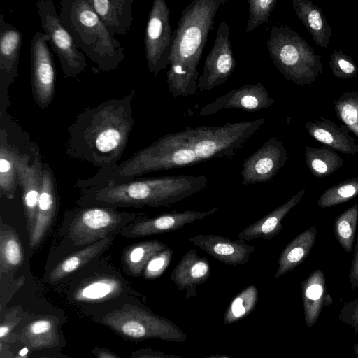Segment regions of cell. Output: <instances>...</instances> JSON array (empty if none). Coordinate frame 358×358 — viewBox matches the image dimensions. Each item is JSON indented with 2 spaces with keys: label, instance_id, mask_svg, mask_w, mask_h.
<instances>
[{
  "label": "cell",
  "instance_id": "1",
  "mask_svg": "<svg viewBox=\"0 0 358 358\" xmlns=\"http://www.w3.org/2000/svg\"><path fill=\"white\" fill-rule=\"evenodd\" d=\"M134 90L85 108L68 128L66 153L101 169L115 166L134 125Z\"/></svg>",
  "mask_w": 358,
  "mask_h": 358
},
{
  "label": "cell",
  "instance_id": "2",
  "mask_svg": "<svg viewBox=\"0 0 358 358\" xmlns=\"http://www.w3.org/2000/svg\"><path fill=\"white\" fill-rule=\"evenodd\" d=\"M227 0H194L180 13L173 39L166 82L173 97L194 96L198 66L219 9Z\"/></svg>",
  "mask_w": 358,
  "mask_h": 358
},
{
  "label": "cell",
  "instance_id": "3",
  "mask_svg": "<svg viewBox=\"0 0 358 358\" xmlns=\"http://www.w3.org/2000/svg\"><path fill=\"white\" fill-rule=\"evenodd\" d=\"M204 175H178L134 179L115 183L104 182L82 188L78 203L81 206L118 208L169 207L205 189Z\"/></svg>",
  "mask_w": 358,
  "mask_h": 358
},
{
  "label": "cell",
  "instance_id": "4",
  "mask_svg": "<svg viewBox=\"0 0 358 358\" xmlns=\"http://www.w3.org/2000/svg\"><path fill=\"white\" fill-rule=\"evenodd\" d=\"M59 13L76 47L99 71L119 68L125 59L124 48L108 31L87 0H62Z\"/></svg>",
  "mask_w": 358,
  "mask_h": 358
},
{
  "label": "cell",
  "instance_id": "5",
  "mask_svg": "<svg viewBox=\"0 0 358 358\" xmlns=\"http://www.w3.org/2000/svg\"><path fill=\"white\" fill-rule=\"evenodd\" d=\"M266 45L275 68L298 85L312 84L322 72L320 55L288 26L272 27Z\"/></svg>",
  "mask_w": 358,
  "mask_h": 358
},
{
  "label": "cell",
  "instance_id": "6",
  "mask_svg": "<svg viewBox=\"0 0 358 358\" xmlns=\"http://www.w3.org/2000/svg\"><path fill=\"white\" fill-rule=\"evenodd\" d=\"M147 215L103 206H83L73 211L63 227L64 241L71 248H83L120 234L128 224Z\"/></svg>",
  "mask_w": 358,
  "mask_h": 358
},
{
  "label": "cell",
  "instance_id": "7",
  "mask_svg": "<svg viewBox=\"0 0 358 358\" xmlns=\"http://www.w3.org/2000/svg\"><path fill=\"white\" fill-rule=\"evenodd\" d=\"M95 320L131 340H182L185 334L173 324L131 302L123 301L95 315Z\"/></svg>",
  "mask_w": 358,
  "mask_h": 358
},
{
  "label": "cell",
  "instance_id": "8",
  "mask_svg": "<svg viewBox=\"0 0 358 358\" xmlns=\"http://www.w3.org/2000/svg\"><path fill=\"white\" fill-rule=\"evenodd\" d=\"M43 33L49 36L48 43L58 58L65 78H76L87 67L85 55L76 47L73 38L63 26L59 12L50 0L36 3Z\"/></svg>",
  "mask_w": 358,
  "mask_h": 358
},
{
  "label": "cell",
  "instance_id": "9",
  "mask_svg": "<svg viewBox=\"0 0 358 358\" xmlns=\"http://www.w3.org/2000/svg\"><path fill=\"white\" fill-rule=\"evenodd\" d=\"M74 282L69 291L71 301L84 308H102L100 313L130 300L136 294L128 282L114 271L92 275Z\"/></svg>",
  "mask_w": 358,
  "mask_h": 358
},
{
  "label": "cell",
  "instance_id": "10",
  "mask_svg": "<svg viewBox=\"0 0 358 358\" xmlns=\"http://www.w3.org/2000/svg\"><path fill=\"white\" fill-rule=\"evenodd\" d=\"M171 10L164 0H154L148 14L144 38L148 69L157 76L170 64L173 32Z\"/></svg>",
  "mask_w": 358,
  "mask_h": 358
},
{
  "label": "cell",
  "instance_id": "11",
  "mask_svg": "<svg viewBox=\"0 0 358 358\" xmlns=\"http://www.w3.org/2000/svg\"><path fill=\"white\" fill-rule=\"evenodd\" d=\"M48 41V34L37 31L30 44L31 94L42 110L50 105L55 93L56 71Z\"/></svg>",
  "mask_w": 358,
  "mask_h": 358
},
{
  "label": "cell",
  "instance_id": "12",
  "mask_svg": "<svg viewBox=\"0 0 358 358\" xmlns=\"http://www.w3.org/2000/svg\"><path fill=\"white\" fill-rule=\"evenodd\" d=\"M236 66L230 29L225 21H222L218 26L213 48L206 58L199 77V90L205 92L223 85L234 72Z\"/></svg>",
  "mask_w": 358,
  "mask_h": 358
},
{
  "label": "cell",
  "instance_id": "13",
  "mask_svg": "<svg viewBox=\"0 0 358 358\" xmlns=\"http://www.w3.org/2000/svg\"><path fill=\"white\" fill-rule=\"evenodd\" d=\"M43 166L38 147L22 152L17 159L18 183L22 191V203L29 237L36 222L37 208L42 189Z\"/></svg>",
  "mask_w": 358,
  "mask_h": 358
},
{
  "label": "cell",
  "instance_id": "14",
  "mask_svg": "<svg viewBox=\"0 0 358 358\" xmlns=\"http://www.w3.org/2000/svg\"><path fill=\"white\" fill-rule=\"evenodd\" d=\"M21 31L0 14V115L8 113L11 103L8 90L18 75Z\"/></svg>",
  "mask_w": 358,
  "mask_h": 358
},
{
  "label": "cell",
  "instance_id": "15",
  "mask_svg": "<svg viewBox=\"0 0 358 358\" xmlns=\"http://www.w3.org/2000/svg\"><path fill=\"white\" fill-rule=\"evenodd\" d=\"M287 159V152L283 143L276 138H268L244 161L241 173L242 183L246 185L271 180Z\"/></svg>",
  "mask_w": 358,
  "mask_h": 358
},
{
  "label": "cell",
  "instance_id": "16",
  "mask_svg": "<svg viewBox=\"0 0 358 358\" xmlns=\"http://www.w3.org/2000/svg\"><path fill=\"white\" fill-rule=\"evenodd\" d=\"M217 210V208L214 207L204 211H173L154 217L145 215L126 225L120 234L128 238H134L169 233L212 215Z\"/></svg>",
  "mask_w": 358,
  "mask_h": 358
},
{
  "label": "cell",
  "instance_id": "17",
  "mask_svg": "<svg viewBox=\"0 0 358 358\" xmlns=\"http://www.w3.org/2000/svg\"><path fill=\"white\" fill-rule=\"evenodd\" d=\"M273 103V99L262 83L246 84L230 90L203 106L199 115H210L229 108L259 111L271 106Z\"/></svg>",
  "mask_w": 358,
  "mask_h": 358
},
{
  "label": "cell",
  "instance_id": "18",
  "mask_svg": "<svg viewBox=\"0 0 358 358\" xmlns=\"http://www.w3.org/2000/svg\"><path fill=\"white\" fill-rule=\"evenodd\" d=\"M188 240L215 259L230 266L245 264L256 249L238 238L231 240L213 234H198Z\"/></svg>",
  "mask_w": 358,
  "mask_h": 358
},
{
  "label": "cell",
  "instance_id": "19",
  "mask_svg": "<svg viewBox=\"0 0 358 358\" xmlns=\"http://www.w3.org/2000/svg\"><path fill=\"white\" fill-rule=\"evenodd\" d=\"M56 194L51 171L43 166V183L37 208L36 222L31 235L29 237L31 250L41 243L53 222L56 212Z\"/></svg>",
  "mask_w": 358,
  "mask_h": 358
},
{
  "label": "cell",
  "instance_id": "20",
  "mask_svg": "<svg viewBox=\"0 0 358 358\" xmlns=\"http://www.w3.org/2000/svg\"><path fill=\"white\" fill-rule=\"evenodd\" d=\"M304 193L305 189L299 190L285 203L246 227L238 234V238L243 241L257 238L269 240L278 235L282 229L284 217L299 203Z\"/></svg>",
  "mask_w": 358,
  "mask_h": 358
},
{
  "label": "cell",
  "instance_id": "21",
  "mask_svg": "<svg viewBox=\"0 0 358 358\" xmlns=\"http://www.w3.org/2000/svg\"><path fill=\"white\" fill-rule=\"evenodd\" d=\"M108 31L126 35L133 24L134 0H87Z\"/></svg>",
  "mask_w": 358,
  "mask_h": 358
},
{
  "label": "cell",
  "instance_id": "22",
  "mask_svg": "<svg viewBox=\"0 0 358 358\" xmlns=\"http://www.w3.org/2000/svg\"><path fill=\"white\" fill-rule=\"evenodd\" d=\"M18 339L32 351L55 348L60 342L59 320L51 315L31 319L19 332Z\"/></svg>",
  "mask_w": 358,
  "mask_h": 358
},
{
  "label": "cell",
  "instance_id": "23",
  "mask_svg": "<svg viewBox=\"0 0 358 358\" xmlns=\"http://www.w3.org/2000/svg\"><path fill=\"white\" fill-rule=\"evenodd\" d=\"M306 128L313 138L343 154H358V145L349 134L345 125L338 126L324 119L313 120L306 124Z\"/></svg>",
  "mask_w": 358,
  "mask_h": 358
},
{
  "label": "cell",
  "instance_id": "24",
  "mask_svg": "<svg viewBox=\"0 0 358 358\" xmlns=\"http://www.w3.org/2000/svg\"><path fill=\"white\" fill-rule=\"evenodd\" d=\"M114 237L81 248L66 256L51 269L46 281L50 284L58 282L84 267L108 250L113 244Z\"/></svg>",
  "mask_w": 358,
  "mask_h": 358
},
{
  "label": "cell",
  "instance_id": "25",
  "mask_svg": "<svg viewBox=\"0 0 358 358\" xmlns=\"http://www.w3.org/2000/svg\"><path fill=\"white\" fill-rule=\"evenodd\" d=\"M301 294L306 326L317 321L324 306H329L332 299L327 294L324 274L321 269L312 272L301 284Z\"/></svg>",
  "mask_w": 358,
  "mask_h": 358
},
{
  "label": "cell",
  "instance_id": "26",
  "mask_svg": "<svg viewBox=\"0 0 358 358\" xmlns=\"http://www.w3.org/2000/svg\"><path fill=\"white\" fill-rule=\"evenodd\" d=\"M210 275V264L195 249L188 250L173 268L171 278L179 289H194Z\"/></svg>",
  "mask_w": 358,
  "mask_h": 358
},
{
  "label": "cell",
  "instance_id": "27",
  "mask_svg": "<svg viewBox=\"0 0 358 358\" xmlns=\"http://www.w3.org/2000/svg\"><path fill=\"white\" fill-rule=\"evenodd\" d=\"M292 3L295 14L315 43L327 48L331 36V29L321 9L310 0H293Z\"/></svg>",
  "mask_w": 358,
  "mask_h": 358
},
{
  "label": "cell",
  "instance_id": "28",
  "mask_svg": "<svg viewBox=\"0 0 358 358\" xmlns=\"http://www.w3.org/2000/svg\"><path fill=\"white\" fill-rule=\"evenodd\" d=\"M317 231V228L313 226L287 245L279 257L275 278L291 271L306 259L315 242Z\"/></svg>",
  "mask_w": 358,
  "mask_h": 358
},
{
  "label": "cell",
  "instance_id": "29",
  "mask_svg": "<svg viewBox=\"0 0 358 358\" xmlns=\"http://www.w3.org/2000/svg\"><path fill=\"white\" fill-rule=\"evenodd\" d=\"M24 254L17 232L0 218V275H4L20 268L24 262Z\"/></svg>",
  "mask_w": 358,
  "mask_h": 358
},
{
  "label": "cell",
  "instance_id": "30",
  "mask_svg": "<svg viewBox=\"0 0 358 358\" xmlns=\"http://www.w3.org/2000/svg\"><path fill=\"white\" fill-rule=\"evenodd\" d=\"M168 245L158 240H147L127 247L122 256V268L127 275L138 277L143 275L149 260Z\"/></svg>",
  "mask_w": 358,
  "mask_h": 358
},
{
  "label": "cell",
  "instance_id": "31",
  "mask_svg": "<svg viewBox=\"0 0 358 358\" xmlns=\"http://www.w3.org/2000/svg\"><path fill=\"white\" fill-rule=\"evenodd\" d=\"M305 159L308 169L316 178L331 175L343 164V158L336 150L327 145L320 148L306 146Z\"/></svg>",
  "mask_w": 358,
  "mask_h": 358
},
{
  "label": "cell",
  "instance_id": "32",
  "mask_svg": "<svg viewBox=\"0 0 358 358\" xmlns=\"http://www.w3.org/2000/svg\"><path fill=\"white\" fill-rule=\"evenodd\" d=\"M358 223V203L346 209L335 220L333 230L342 248L351 252Z\"/></svg>",
  "mask_w": 358,
  "mask_h": 358
},
{
  "label": "cell",
  "instance_id": "33",
  "mask_svg": "<svg viewBox=\"0 0 358 358\" xmlns=\"http://www.w3.org/2000/svg\"><path fill=\"white\" fill-rule=\"evenodd\" d=\"M358 196V178L345 180L326 189L317 199L320 208H328L346 202Z\"/></svg>",
  "mask_w": 358,
  "mask_h": 358
},
{
  "label": "cell",
  "instance_id": "34",
  "mask_svg": "<svg viewBox=\"0 0 358 358\" xmlns=\"http://www.w3.org/2000/svg\"><path fill=\"white\" fill-rule=\"evenodd\" d=\"M338 119L358 137V92H345L334 101Z\"/></svg>",
  "mask_w": 358,
  "mask_h": 358
},
{
  "label": "cell",
  "instance_id": "35",
  "mask_svg": "<svg viewBox=\"0 0 358 358\" xmlns=\"http://www.w3.org/2000/svg\"><path fill=\"white\" fill-rule=\"evenodd\" d=\"M257 289L255 285H250L243 290L231 302L226 313V323L234 322L250 313L257 299Z\"/></svg>",
  "mask_w": 358,
  "mask_h": 358
},
{
  "label": "cell",
  "instance_id": "36",
  "mask_svg": "<svg viewBox=\"0 0 358 358\" xmlns=\"http://www.w3.org/2000/svg\"><path fill=\"white\" fill-rule=\"evenodd\" d=\"M277 2V0H248L249 16L245 34H249L268 22Z\"/></svg>",
  "mask_w": 358,
  "mask_h": 358
},
{
  "label": "cell",
  "instance_id": "37",
  "mask_svg": "<svg viewBox=\"0 0 358 358\" xmlns=\"http://www.w3.org/2000/svg\"><path fill=\"white\" fill-rule=\"evenodd\" d=\"M329 65L334 76L338 78H351L358 73L353 60L341 50H335L330 55Z\"/></svg>",
  "mask_w": 358,
  "mask_h": 358
},
{
  "label": "cell",
  "instance_id": "38",
  "mask_svg": "<svg viewBox=\"0 0 358 358\" xmlns=\"http://www.w3.org/2000/svg\"><path fill=\"white\" fill-rule=\"evenodd\" d=\"M173 250L169 246L155 255L146 264L143 275L145 278H159L167 268L171 262Z\"/></svg>",
  "mask_w": 358,
  "mask_h": 358
},
{
  "label": "cell",
  "instance_id": "39",
  "mask_svg": "<svg viewBox=\"0 0 358 358\" xmlns=\"http://www.w3.org/2000/svg\"><path fill=\"white\" fill-rule=\"evenodd\" d=\"M339 320L358 333V298L343 305L339 314Z\"/></svg>",
  "mask_w": 358,
  "mask_h": 358
},
{
  "label": "cell",
  "instance_id": "40",
  "mask_svg": "<svg viewBox=\"0 0 358 358\" xmlns=\"http://www.w3.org/2000/svg\"><path fill=\"white\" fill-rule=\"evenodd\" d=\"M349 282L353 289L358 288V237L350 271Z\"/></svg>",
  "mask_w": 358,
  "mask_h": 358
},
{
  "label": "cell",
  "instance_id": "41",
  "mask_svg": "<svg viewBox=\"0 0 358 358\" xmlns=\"http://www.w3.org/2000/svg\"><path fill=\"white\" fill-rule=\"evenodd\" d=\"M92 354L93 358H119L114 353L101 348H95L92 350Z\"/></svg>",
  "mask_w": 358,
  "mask_h": 358
},
{
  "label": "cell",
  "instance_id": "42",
  "mask_svg": "<svg viewBox=\"0 0 358 358\" xmlns=\"http://www.w3.org/2000/svg\"><path fill=\"white\" fill-rule=\"evenodd\" d=\"M130 358H164L146 352L138 351L133 353Z\"/></svg>",
  "mask_w": 358,
  "mask_h": 358
},
{
  "label": "cell",
  "instance_id": "43",
  "mask_svg": "<svg viewBox=\"0 0 358 358\" xmlns=\"http://www.w3.org/2000/svg\"><path fill=\"white\" fill-rule=\"evenodd\" d=\"M36 358H65V357H58V356L54 355L45 354L44 355H40Z\"/></svg>",
  "mask_w": 358,
  "mask_h": 358
},
{
  "label": "cell",
  "instance_id": "44",
  "mask_svg": "<svg viewBox=\"0 0 358 358\" xmlns=\"http://www.w3.org/2000/svg\"><path fill=\"white\" fill-rule=\"evenodd\" d=\"M353 350H354V352H355V355L358 357V344H356V345H354Z\"/></svg>",
  "mask_w": 358,
  "mask_h": 358
}]
</instances>
